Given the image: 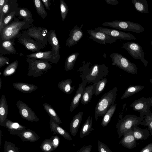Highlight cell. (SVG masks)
Wrapping results in <instances>:
<instances>
[{
    "label": "cell",
    "instance_id": "39",
    "mask_svg": "<svg viewBox=\"0 0 152 152\" xmlns=\"http://www.w3.org/2000/svg\"><path fill=\"white\" fill-rule=\"evenodd\" d=\"M18 64V60H16L10 64L4 70L3 75L4 77H7L14 74L16 71Z\"/></svg>",
    "mask_w": 152,
    "mask_h": 152
},
{
    "label": "cell",
    "instance_id": "8",
    "mask_svg": "<svg viewBox=\"0 0 152 152\" xmlns=\"http://www.w3.org/2000/svg\"><path fill=\"white\" fill-rule=\"evenodd\" d=\"M122 48L126 50L134 59L140 60L145 66H147L148 62L144 58V52L139 44L133 42H124L122 44Z\"/></svg>",
    "mask_w": 152,
    "mask_h": 152
},
{
    "label": "cell",
    "instance_id": "1",
    "mask_svg": "<svg viewBox=\"0 0 152 152\" xmlns=\"http://www.w3.org/2000/svg\"><path fill=\"white\" fill-rule=\"evenodd\" d=\"M18 18H15L0 32V40H14L18 38L25 31L32 25L34 21H28L25 19L21 21Z\"/></svg>",
    "mask_w": 152,
    "mask_h": 152
},
{
    "label": "cell",
    "instance_id": "7",
    "mask_svg": "<svg viewBox=\"0 0 152 152\" xmlns=\"http://www.w3.org/2000/svg\"><path fill=\"white\" fill-rule=\"evenodd\" d=\"M113 66H116L121 69L131 74L137 73L136 65L131 62L129 59L121 54L114 53L110 55Z\"/></svg>",
    "mask_w": 152,
    "mask_h": 152
},
{
    "label": "cell",
    "instance_id": "28",
    "mask_svg": "<svg viewBox=\"0 0 152 152\" xmlns=\"http://www.w3.org/2000/svg\"><path fill=\"white\" fill-rule=\"evenodd\" d=\"M134 136L136 140H145L150 136V131L146 129H143L138 126L132 128Z\"/></svg>",
    "mask_w": 152,
    "mask_h": 152
},
{
    "label": "cell",
    "instance_id": "2",
    "mask_svg": "<svg viewBox=\"0 0 152 152\" xmlns=\"http://www.w3.org/2000/svg\"><path fill=\"white\" fill-rule=\"evenodd\" d=\"M118 88L115 86L107 93L104 94L98 101L95 109L94 116L96 121L99 117H103L111 106L115 102Z\"/></svg>",
    "mask_w": 152,
    "mask_h": 152
},
{
    "label": "cell",
    "instance_id": "14",
    "mask_svg": "<svg viewBox=\"0 0 152 152\" xmlns=\"http://www.w3.org/2000/svg\"><path fill=\"white\" fill-rule=\"evenodd\" d=\"M87 32L89 38L97 43L106 45L117 41V39L95 29L88 30Z\"/></svg>",
    "mask_w": 152,
    "mask_h": 152
},
{
    "label": "cell",
    "instance_id": "13",
    "mask_svg": "<svg viewBox=\"0 0 152 152\" xmlns=\"http://www.w3.org/2000/svg\"><path fill=\"white\" fill-rule=\"evenodd\" d=\"M16 105L19 113L23 119L31 122L39 121L35 112L26 103L19 100L16 102Z\"/></svg>",
    "mask_w": 152,
    "mask_h": 152
},
{
    "label": "cell",
    "instance_id": "11",
    "mask_svg": "<svg viewBox=\"0 0 152 152\" xmlns=\"http://www.w3.org/2000/svg\"><path fill=\"white\" fill-rule=\"evenodd\" d=\"M152 106L150 97H142L135 100L130 105L135 111L140 113V117H143L150 112V109Z\"/></svg>",
    "mask_w": 152,
    "mask_h": 152
},
{
    "label": "cell",
    "instance_id": "12",
    "mask_svg": "<svg viewBox=\"0 0 152 152\" xmlns=\"http://www.w3.org/2000/svg\"><path fill=\"white\" fill-rule=\"evenodd\" d=\"M25 31L18 38V42L23 45L26 50L34 53L38 52L42 49L46 47V45L27 36Z\"/></svg>",
    "mask_w": 152,
    "mask_h": 152
},
{
    "label": "cell",
    "instance_id": "50",
    "mask_svg": "<svg viewBox=\"0 0 152 152\" xmlns=\"http://www.w3.org/2000/svg\"><path fill=\"white\" fill-rule=\"evenodd\" d=\"M140 152H152V142L146 145Z\"/></svg>",
    "mask_w": 152,
    "mask_h": 152
},
{
    "label": "cell",
    "instance_id": "45",
    "mask_svg": "<svg viewBox=\"0 0 152 152\" xmlns=\"http://www.w3.org/2000/svg\"><path fill=\"white\" fill-rule=\"evenodd\" d=\"M17 12H12L3 18V28L11 23L15 18L17 16Z\"/></svg>",
    "mask_w": 152,
    "mask_h": 152
},
{
    "label": "cell",
    "instance_id": "21",
    "mask_svg": "<svg viewBox=\"0 0 152 152\" xmlns=\"http://www.w3.org/2000/svg\"><path fill=\"white\" fill-rule=\"evenodd\" d=\"M4 127L7 129L10 134L12 135H17L26 129L24 126L9 119L6 121Z\"/></svg>",
    "mask_w": 152,
    "mask_h": 152
},
{
    "label": "cell",
    "instance_id": "44",
    "mask_svg": "<svg viewBox=\"0 0 152 152\" xmlns=\"http://www.w3.org/2000/svg\"><path fill=\"white\" fill-rule=\"evenodd\" d=\"M5 152H19V149L13 143L5 141L4 145Z\"/></svg>",
    "mask_w": 152,
    "mask_h": 152
},
{
    "label": "cell",
    "instance_id": "56",
    "mask_svg": "<svg viewBox=\"0 0 152 152\" xmlns=\"http://www.w3.org/2000/svg\"><path fill=\"white\" fill-rule=\"evenodd\" d=\"M2 80L1 77H0V90L1 89L2 86Z\"/></svg>",
    "mask_w": 152,
    "mask_h": 152
},
{
    "label": "cell",
    "instance_id": "24",
    "mask_svg": "<svg viewBox=\"0 0 152 152\" xmlns=\"http://www.w3.org/2000/svg\"><path fill=\"white\" fill-rule=\"evenodd\" d=\"M12 86L16 90L24 93H31L38 88L34 84L23 82H16Z\"/></svg>",
    "mask_w": 152,
    "mask_h": 152
},
{
    "label": "cell",
    "instance_id": "31",
    "mask_svg": "<svg viewBox=\"0 0 152 152\" xmlns=\"http://www.w3.org/2000/svg\"><path fill=\"white\" fill-rule=\"evenodd\" d=\"M94 94L93 85L85 87L81 97V103L83 104H88L91 100Z\"/></svg>",
    "mask_w": 152,
    "mask_h": 152
},
{
    "label": "cell",
    "instance_id": "15",
    "mask_svg": "<svg viewBox=\"0 0 152 152\" xmlns=\"http://www.w3.org/2000/svg\"><path fill=\"white\" fill-rule=\"evenodd\" d=\"M96 30L104 33L117 39H120L127 40H135V36L129 33L125 32L118 30L102 27L95 28Z\"/></svg>",
    "mask_w": 152,
    "mask_h": 152
},
{
    "label": "cell",
    "instance_id": "3",
    "mask_svg": "<svg viewBox=\"0 0 152 152\" xmlns=\"http://www.w3.org/2000/svg\"><path fill=\"white\" fill-rule=\"evenodd\" d=\"M87 72L84 79L88 83H96L108 75V68L104 64H94L91 66L90 63L83 62Z\"/></svg>",
    "mask_w": 152,
    "mask_h": 152
},
{
    "label": "cell",
    "instance_id": "5",
    "mask_svg": "<svg viewBox=\"0 0 152 152\" xmlns=\"http://www.w3.org/2000/svg\"><path fill=\"white\" fill-rule=\"evenodd\" d=\"M144 118V116L141 117L135 115L129 114L118 120L115 124L118 137L124 135L125 132L140 124Z\"/></svg>",
    "mask_w": 152,
    "mask_h": 152
},
{
    "label": "cell",
    "instance_id": "37",
    "mask_svg": "<svg viewBox=\"0 0 152 152\" xmlns=\"http://www.w3.org/2000/svg\"><path fill=\"white\" fill-rule=\"evenodd\" d=\"M16 15L17 16H19L18 18L19 19H25L28 21H34L31 12L25 7H19Z\"/></svg>",
    "mask_w": 152,
    "mask_h": 152
},
{
    "label": "cell",
    "instance_id": "43",
    "mask_svg": "<svg viewBox=\"0 0 152 152\" xmlns=\"http://www.w3.org/2000/svg\"><path fill=\"white\" fill-rule=\"evenodd\" d=\"M60 5L62 20L64 21L68 13L69 8L66 3L64 0H60Z\"/></svg>",
    "mask_w": 152,
    "mask_h": 152
},
{
    "label": "cell",
    "instance_id": "16",
    "mask_svg": "<svg viewBox=\"0 0 152 152\" xmlns=\"http://www.w3.org/2000/svg\"><path fill=\"white\" fill-rule=\"evenodd\" d=\"M83 26V24H82L80 27H78L76 24L70 31L69 37L66 41V46L70 48L77 44L84 35L82 30Z\"/></svg>",
    "mask_w": 152,
    "mask_h": 152
},
{
    "label": "cell",
    "instance_id": "25",
    "mask_svg": "<svg viewBox=\"0 0 152 152\" xmlns=\"http://www.w3.org/2000/svg\"><path fill=\"white\" fill-rule=\"evenodd\" d=\"M19 8L17 0H6L2 9L3 18L12 12L17 11Z\"/></svg>",
    "mask_w": 152,
    "mask_h": 152
},
{
    "label": "cell",
    "instance_id": "38",
    "mask_svg": "<svg viewBox=\"0 0 152 152\" xmlns=\"http://www.w3.org/2000/svg\"><path fill=\"white\" fill-rule=\"evenodd\" d=\"M107 78L105 77L93 85L94 94L97 96L104 90L107 82Z\"/></svg>",
    "mask_w": 152,
    "mask_h": 152
},
{
    "label": "cell",
    "instance_id": "4",
    "mask_svg": "<svg viewBox=\"0 0 152 152\" xmlns=\"http://www.w3.org/2000/svg\"><path fill=\"white\" fill-rule=\"evenodd\" d=\"M26 60L28 64L27 75L30 77H41L52 67L48 62L45 61L28 58Z\"/></svg>",
    "mask_w": 152,
    "mask_h": 152
},
{
    "label": "cell",
    "instance_id": "29",
    "mask_svg": "<svg viewBox=\"0 0 152 152\" xmlns=\"http://www.w3.org/2000/svg\"><path fill=\"white\" fill-rule=\"evenodd\" d=\"M72 82L70 79H67L59 82L58 85L59 88L63 92L67 94H71L75 89V86H72Z\"/></svg>",
    "mask_w": 152,
    "mask_h": 152
},
{
    "label": "cell",
    "instance_id": "9",
    "mask_svg": "<svg viewBox=\"0 0 152 152\" xmlns=\"http://www.w3.org/2000/svg\"><path fill=\"white\" fill-rule=\"evenodd\" d=\"M48 30L43 27H37L32 25L25 32L28 36L34 39L42 44L48 45Z\"/></svg>",
    "mask_w": 152,
    "mask_h": 152
},
{
    "label": "cell",
    "instance_id": "20",
    "mask_svg": "<svg viewBox=\"0 0 152 152\" xmlns=\"http://www.w3.org/2000/svg\"><path fill=\"white\" fill-rule=\"evenodd\" d=\"M8 108L5 95H2L0 100V125L4 126L7 120Z\"/></svg>",
    "mask_w": 152,
    "mask_h": 152
},
{
    "label": "cell",
    "instance_id": "33",
    "mask_svg": "<svg viewBox=\"0 0 152 152\" xmlns=\"http://www.w3.org/2000/svg\"><path fill=\"white\" fill-rule=\"evenodd\" d=\"M43 107L50 118L53 119L59 125L61 124L62 122L59 117L51 105L48 103H45L43 104Z\"/></svg>",
    "mask_w": 152,
    "mask_h": 152
},
{
    "label": "cell",
    "instance_id": "17",
    "mask_svg": "<svg viewBox=\"0 0 152 152\" xmlns=\"http://www.w3.org/2000/svg\"><path fill=\"white\" fill-rule=\"evenodd\" d=\"M124 147L129 149L137 146L136 140L135 139L132 129L124 133V137L119 142Z\"/></svg>",
    "mask_w": 152,
    "mask_h": 152
},
{
    "label": "cell",
    "instance_id": "48",
    "mask_svg": "<svg viewBox=\"0 0 152 152\" xmlns=\"http://www.w3.org/2000/svg\"><path fill=\"white\" fill-rule=\"evenodd\" d=\"M9 62L10 59L9 58L0 55V68L4 66L5 65L9 64Z\"/></svg>",
    "mask_w": 152,
    "mask_h": 152
},
{
    "label": "cell",
    "instance_id": "34",
    "mask_svg": "<svg viewBox=\"0 0 152 152\" xmlns=\"http://www.w3.org/2000/svg\"><path fill=\"white\" fill-rule=\"evenodd\" d=\"M140 85H131L129 86L121 98L122 99L129 97L140 91L144 88Z\"/></svg>",
    "mask_w": 152,
    "mask_h": 152
},
{
    "label": "cell",
    "instance_id": "18",
    "mask_svg": "<svg viewBox=\"0 0 152 152\" xmlns=\"http://www.w3.org/2000/svg\"><path fill=\"white\" fill-rule=\"evenodd\" d=\"M87 83L86 80L84 79L83 80L82 83L79 85L78 88L75 94L72 99L70 105L69 111L71 112H72L79 105L80 102L81 101L83 91Z\"/></svg>",
    "mask_w": 152,
    "mask_h": 152
},
{
    "label": "cell",
    "instance_id": "22",
    "mask_svg": "<svg viewBox=\"0 0 152 152\" xmlns=\"http://www.w3.org/2000/svg\"><path fill=\"white\" fill-rule=\"evenodd\" d=\"M49 123L50 130L53 132V134H58L67 140L69 141L72 140V138L69 133L53 119L50 118Z\"/></svg>",
    "mask_w": 152,
    "mask_h": 152
},
{
    "label": "cell",
    "instance_id": "52",
    "mask_svg": "<svg viewBox=\"0 0 152 152\" xmlns=\"http://www.w3.org/2000/svg\"><path fill=\"white\" fill-rule=\"evenodd\" d=\"M106 3L111 5H116L119 4L117 0H105Z\"/></svg>",
    "mask_w": 152,
    "mask_h": 152
},
{
    "label": "cell",
    "instance_id": "42",
    "mask_svg": "<svg viewBox=\"0 0 152 152\" xmlns=\"http://www.w3.org/2000/svg\"><path fill=\"white\" fill-rule=\"evenodd\" d=\"M141 125L148 127V130L152 134V113L144 116V118L141 122Z\"/></svg>",
    "mask_w": 152,
    "mask_h": 152
},
{
    "label": "cell",
    "instance_id": "46",
    "mask_svg": "<svg viewBox=\"0 0 152 152\" xmlns=\"http://www.w3.org/2000/svg\"><path fill=\"white\" fill-rule=\"evenodd\" d=\"M97 148L98 152H112L106 145L99 141H98Z\"/></svg>",
    "mask_w": 152,
    "mask_h": 152
},
{
    "label": "cell",
    "instance_id": "41",
    "mask_svg": "<svg viewBox=\"0 0 152 152\" xmlns=\"http://www.w3.org/2000/svg\"><path fill=\"white\" fill-rule=\"evenodd\" d=\"M40 147L43 152H51L54 150L51 138L44 140L41 144Z\"/></svg>",
    "mask_w": 152,
    "mask_h": 152
},
{
    "label": "cell",
    "instance_id": "32",
    "mask_svg": "<svg viewBox=\"0 0 152 152\" xmlns=\"http://www.w3.org/2000/svg\"><path fill=\"white\" fill-rule=\"evenodd\" d=\"M135 10L142 13H149L148 6L146 0H132Z\"/></svg>",
    "mask_w": 152,
    "mask_h": 152
},
{
    "label": "cell",
    "instance_id": "51",
    "mask_svg": "<svg viewBox=\"0 0 152 152\" xmlns=\"http://www.w3.org/2000/svg\"><path fill=\"white\" fill-rule=\"evenodd\" d=\"M51 0H42L44 5L46 8L49 11L50 10V7L51 5Z\"/></svg>",
    "mask_w": 152,
    "mask_h": 152
},
{
    "label": "cell",
    "instance_id": "27",
    "mask_svg": "<svg viewBox=\"0 0 152 152\" xmlns=\"http://www.w3.org/2000/svg\"><path fill=\"white\" fill-rule=\"evenodd\" d=\"M52 50L33 53L26 56L28 58L36 59L50 62L52 57Z\"/></svg>",
    "mask_w": 152,
    "mask_h": 152
},
{
    "label": "cell",
    "instance_id": "55",
    "mask_svg": "<svg viewBox=\"0 0 152 152\" xmlns=\"http://www.w3.org/2000/svg\"><path fill=\"white\" fill-rule=\"evenodd\" d=\"M0 148H1V135H2V134H1V129L0 130Z\"/></svg>",
    "mask_w": 152,
    "mask_h": 152
},
{
    "label": "cell",
    "instance_id": "47",
    "mask_svg": "<svg viewBox=\"0 0 152 152\" xmlns=\"http://www.w3.org/2000/svg\"><path fill=\"white\" fill-rule=\"evenodd\" d=\"M54 150L56 149L60 143V139L57 135L52 136L51 137Z\"/></svg>",
    "mask_w": 152,
    "mask_h": 152
},
{
    "label": "cell",
    "instance_id": "23",
    "mask_svg": "<svg viewBox=\"0 0 152 152\" xmlns=\"http://www.w3.org/2000/svg\"><path fill=\"white\" fill-rule=\"evenodd\" d=\"M83 113L80 112L75 115L70 124V130L71 134L75 136L77 132L82 120Z\"/></svg>",
    "mask_w": 152,
    "mask_h": 152
},
{
    "label": "cell",
    "instance_id": "40",
    "mask_svg": "<svg viewBox=\"0 0 152 152\" xmlns=\"http://www.w3.org/2000/svg\"><path fill=\"white\" fill-rule=\"evenodd\" d=\"M42 0H34L33 1L35 8L38 15L43 19H45L48 13L45 11Z\"/></svg>",
    "mask_w": 152,
    "mask_h": 152
},
{
    "label": "cell",
    "instance_id": "36",
    "mask_svg": "<svg viewBox=\"0 0 152 152\" xmlns=\"http://www.w3.org/2000/svg\"><path fill=\"white\" fill-rule=\"evenodd\" d=\"M116 104L112 105L103 117L101 125L103 127L106 126L110 122L116 109Z\"/></svg>",
    "mask_w": 152,
    "mask_h": 152
},
{
    "label": "cell",
    "instance_id": "10",
    "mask_svg": "<svg viewBox=\"0 0 152 152\" xmlns=\"http://www.w3.org/2000/svg\"><path fill=\"white\" fill-rule=\"evenodd\" d=\"M48 41L52 47V57L50 62L57 64L60 58V46L55 30H51L47 34Z\"/></svg>",
    "mask_w": 152,
    "mask_h": 152
},
{
    "label": "cell",
    "instance_id": "49",
    "mask_svg": "<svg viewBox=\"0 0 152 152\" xmlns=\"http://www.w3.org/2000/svg\"><path fill=\"white\" fill-rule=\"evenodd\" d=\"M92 148L91 145L86 146H83L79 149L77 152H91Z\"/></svg>",
    "mask_w": 152,
    "mask_h": 152
},
{
    "label": "cell",
    "instance_id": "35",
    "mask_svg": "<svg viewBox=\"0 0 152 152\" xmlns=\"http://www.w3.org/2000/svg\"><path fill=\"white\" fill-rule=\"evenodd\" d=\"M79 55L76 52L70 55L66 59L64 64V70L69 71L72 69Z\"/></svg>",
    "mask_w": 152,
    "mask_h": 152
},
{
    "label": "cell",
    "instance_id": "53",
    "mask_svg": "<svg viewBox=\"0 0 152 152\" xmlns=\"http://www.w3.org/2000/svg\"><path fill=\"white\" fill-rule=\"evenodd\" d=\"M0 32H1L3 28V14L2 12L0 15Z\"/></svg>",
    "mask_w": 152,
    "mask_h": 152
},
{
    "label": "cell",
    "instance_id": "19",
    "mask_svg": "<svg viewBox=\"0 0 152 152\" xmlns=\"http://www.w3.org/2000/svg\"><path fill=\"white\" fill-rule=\"evenodd\" d=\"M14 40H1L0 55L18 54L14 46Z\"/></svg>",
    "mask_w": 152,
    "mask_h": 152
},
{
    "label": "cell",
    "instance_id": "30",
    "mask_svg": "<svg viewBox=\"0 0 152 152\" xmlns=\"http://www.w3.org/2000/svg\"><path fill=\"white\" fill-rule=\"evenodd\" d=\"M92 117L90 116H89L83 125L80 134V138L88 135L94 130L92 127Z\"/></svg>",
    "mask_w": 152,
    "mask_h": 152
},
{
    "label": "cell",
    "instance_id": "6",
    "mask_svg": "<svg viewBox=\"0 0 152 152\" xmlns=\"http://www.w3.org/2000/svg\"><path fill=\"white\" fill-rule=\"evenodd\" d=\"M102 25L121 31H132L136 33H141L145 31V29L142 26L130 21L115 20L104 22Z\"/></svg>",
    "mask_w": 152,
    "mask_h": 152
},
{
    "label": "cell",
    "instance_id": "26",
    "mask_svg": "<svg viewBox=\"0 0 152 152\" xmlns=\"http://www.w3.org/2000/svg\"><path fill=\"white\" fill-rule=\"evenodd\" d=\"M23 141L33 142L38 140L39 136L34 131L30 129H26L17 135Z\"/></svg>",
    "mask_w": 152,
    "mask_h": 152
},
{
    "label": "cell",
    "instance_id": "58",
    "mask_svg": "<svg viewBox=\"0 0 152 152\" xmlns=\"http://www.w3.org/2000/svg\"><path fill=\"white\" fill-rule=\"evenodd\" d=\"M150 99H151V103L152 105V97H150Z\"/></svg>",
    "mask_w": 152,
    "mask_h": 152
},
{
    "label": "cell",
    "instance_id": "57",
    "mask_svg": "<svg viewBox=\"0 0 152 152\" xmlns=\"http://www.w3.org/2000/svg\"><path fill=\"white\" fill-rule=\"evenodd\" d=\"M149 81L152 84V78L149 79Z\"/></svg>",
    "mask_w": 152,
    "mask_h": 152
},
{
    "label": "cell",
    "instance_id": "59",
    "mask_svg": "<svg viewBox=\"0 0 152 152\" xmlns=\"http://www.w3.org/2000/svg\"><path fill=\"white\" fill-rule=\"evenodd\" d=\"M151 43L152 46V40L151 41Z\"/></svg>",
    "mask_w": 152,
    "mask_h": 152
},
{
    "label": "cell",
    "instance_id": "54",
    "mask_svg": "<svg viewBox=\"0 0 152 152\" xmlns=\"http://www.w3.org/2000/svg\"><path fill=\"white\" fill-rule=\"evenodd\" d=\"M6 1V0H0V15L2 13V8L5 4Z\"/></svg>",
    "mask_w": 152,
    "mask_h": 152
}]
</instances>
